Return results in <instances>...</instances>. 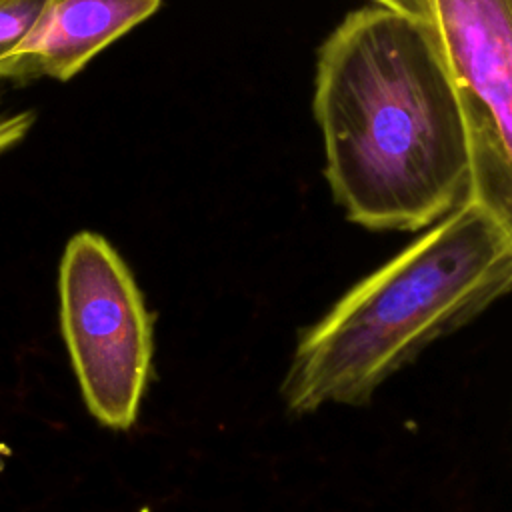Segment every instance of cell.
<instances>
[{
    "instance_id": "obj_1",
    "label": "cell",
    "mask_w": 512,
    "mask_h": 512,
    "mask_svg": "<svg viewBox=\"0 0 512 512\" xmlns=\"http://www.w3.org/2000/svg\"><path fill=\"white\" fill-rule=\"evenodd\" d=\"M314 116L354 224L418 232L468 198V126L430 18L376 2L350 12L320 46Z\"/></svg>"
},
{
    "instance_id": "obj_2",
    "label": "cell",
    "mask_w": 512,
    "mask_h": 512,
    "mask_svg": "<svg viewBox=\"0 0 512 512\" xmlns=\"http://www.w3.org/2000/svg\"><path fill=\"white\" fill-rule=\"evenodd\" d=\"M508 292L512 244L466 198L302 332L282 382L288 410L366 404L426 346Z\"/></svg>"
},
{
    "instance_id": "obj_7",
    "label": "cell",
    "mask_w": 512,
    "mask_h": 512,
    "mask_svg": "<svg viewBox=\"0 0 512 512\" xmlns=\"http://www.w3.org/2000/svg\"><path fill=\"white\" fill-rule=\"evenodd\" d=\"M32 124H34L32 112L8 114V112L0 110V152L14 146L16 142H20L28 134Z\"/></svg>"
},
{
    "instance_id": "obj_6",
    "label": "cell",
    "mask_w": 512,
    "mask_h": 512,
    "mask_svg": "<svg viewBox=\"0 0 512 512\" xmlns=\"http://www.w3.org/2000/svg\"><path fill=\"white\" fill-rule=\"evenodd\" d=\"M46 0H0V66L30 36Z\"/></svg>"
},
{
    "instance_id": "obj_5",
    "label": "cell",
    "mask_w": 512,
    "mask_h": 512,
    "mask_svg": "<svg viewBox=\"0 0 512 512\" xmlns=\"http://www.w3.org/2000/svg\"><path fill=\"white\" fill-rule=\"evenodd\" d=\"M158 6L160 0H46L30 36L0 66V78L70 80Z\"/></svg>"
},
{
    "instance_id": "obj_3",
    "label": "cell",
    "mask_w": 512,
    "mask_h": 512,
    "mask_svg": "<svg viewBox=\"0 0 512 512\" xmlns=\"http://www.w3.org/2000/svg\"><path fill=\"white\" fill-rule=\"evenodd\" d=\"M62 330L94 418L128 430L152 362V320L132 272L96 232H78L60 264Z\"/></svg>"
},
{
    "instance_id": "obj_4",
    "label": "cell",
    "mask_w": 512,
    "mask_h": 512,
    "mask_svg": "<svg viewBox=\"0 0 512 512\" xmlns=\"http://www.w3.org/2000/svg\"><path fill=\"white\" fill-rule=\"evenodd\" d=\"M470 140V194L512 244V0H428Z\"/></svg>"
},
{
    "instance_id": "obj_8",
    "label": "cell",
    "mask_w": 512,
    "mask_h": 512,
    "mask_svg": "<svg viewBox=\"0 0 512 512\" xmlns=\"http://www.w3.org/2000/svg\"><path fill=\"white\" fill-rule=\"evenodd\" d=\"M372 2L394 8L404 14L418 16V18H430V2L428 0H372Z\"/></svg>"
}]
</instances>
